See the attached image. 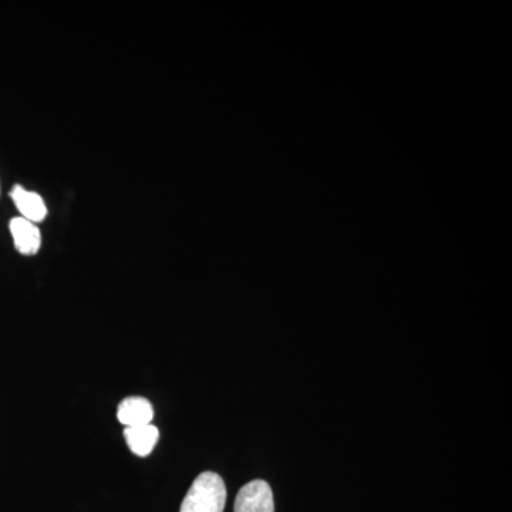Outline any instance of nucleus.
Returning a JSON list of instances; mask_svg holds the SVG:
<instances>
[{
	"mask_svg": "<svg viewBox=\"0 0 512 512\" xmlns=\"http://www.w3.org/2000/svg\"><path fill=\"white\" fill-rule=\"evenodd\" d=\"M117 417L126 427L146 426L154 419V409L144 397H127L120 403Z\"/></svg>",
	"mask_w": 512,
	"mask_h": 512,
	"instance_id": "obj_3",
	"label": "nucleus"
},
{
	"mask_svg": "<svg viewBox=\"0 0 512 512\" xmlns=\"http://www.w3.org/2000/svg\"><path fill=\"white\" fill-rule=\"evenodd\" d=\"M127 446L138 457H147L156 447L160 431L153 424L146 426L126 427L124 430Z\"/></svg>",
	"mask_w": 512,
	"mask_h": 512,
	"instance_id": "obj_6",
	"label": "nucleus"
},
{
	"mask_svg": "<svg viewBox=\"0 0 512 512\" xmlns=\"http://www.w3.org/2000/svg\"><path fill=\"white\" fill-rule=\"evenodd\" d=\"M15 247L22 255H35L42 244V235L36 224L25 218H13L9 224Z\"/></svg>",
	"mask_w": 512,
	"mask_h": 512,
	"instance_id": "obj_4",
	"label": "nucleus"
},
{
	"mask_svg": "<svg viewBox=\"0 0 512 512\" xmlns=\"http://www.w3.org/2000/svg\"><path fill=\"white\" fill-rule=\"evenodd\" d=\"M235 512H275L271 485L264 480H254L239 490Z\"/></svg>",
	"mask_w": 512,
	"mask_h": 512,
	"instance_id": "obj_2",
	"label": "nucleus"
},
{
	"mask_svg": "<svg viewBox=\"0 0 512 512\" xmlns=\"http://www.w3.org/2000/svg\"><path fill=\"white\" fill-rule=\"evenodd\" d=\"M10 197L15 201L16 207L22 214V218L30 222H40L45 220L47 215L46 205L42 197L36 192L26 191L25 188L16 185L10 191Z\"/></svg>",
	"mask_w": 512,
	"mask_h": 512,
	"instance_id": "obj_5",
	"label": "nucleus"
},
{
	"mask_svg": "<svg viewBox=\"0 0 512 512\" xmlns=\"http://www.w3.org/2000/svg\"><path fill=\"white\" fill-rule=\"evenodd\" d=\"M227 487L220 474L205 471L195 478L180 512H224Z\"/></svg>",
	"mask_w": 512,
	"mask_h": 512,
	"instance_id": "obj_1",
	"label": "nucleus"
}]
</instances>
